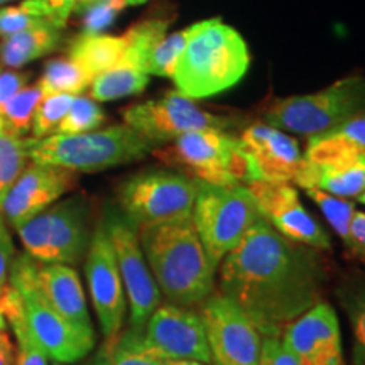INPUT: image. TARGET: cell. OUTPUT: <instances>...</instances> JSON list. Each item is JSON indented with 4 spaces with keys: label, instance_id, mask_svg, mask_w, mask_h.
Listing matches in <instances>:
<instances>
[{
    "label": "cell",
    "instance_id": "obj_40",
    "mask_svg": "<svg viewBox=\"0 0 365 365\" xmlns=\"http://www.w3.org/2000/svg\"><path fill=\"white\" fill-rule=\"evenodd\" d=\"M29 73L0 71V112L29 81Z\"/></svg>",
    "mask_w": 365,
    "mask_h": 365
},
{
    "label": "cell",
    "instance_id": "obj_4",
    "mask_svg": "<svg viewBox=\"0 0 365 365\" xmlns=\"http://www.w3.org/2000/svg\"><path fill=\"white\" fill-rule=\"evenodd\" d=\"M153 150L149 140L122 124L83 134H53L33 139L29 159L31 163L63 168L78 175L140 161Z\"/></svg>",
    "mask_w": 365,
    "mask_h": 365
},
{
    "label": "cell",
    "instance_id": "obj_50",
    "mask_svg": "<svg viewBox=\"0 0 365 365\" xmlns=\"http://www.w3.org/2000/svg\"><path fill=\"white\" fill-rule=\"evenodd\" d=\"M54 365H65V364H54Z\"/></svg>",
    "mask_w": 365,
    "mask_h": 365
},
{
    "label": "cell",
    "instance_id": "obj_30",
    "mask_svg": "<svg viewBox=\"0 0 365 365\" xmlns=\"http://www.w3.org/2000/svg\"><path fill=\"white\" fill-rule=\"evenodd\" d=\"M327 150H355L365 154V112L352 117L327 134L309 137L304 153H327Z\"/></svg>",
    "mask_w": 365,
    "mask_h": 365
},
{
    "label": "cell",
    "instance_id": "obj_26",
    "mask_svg": "<svg viewBox=\"0 0 365 365\" xmlns=\"http://www.w3.org/2000/svg\"><path fill=\"white\" fill-rule=\"evenodd\" d=\"M90 365H163V359L144 349L140 333L127 328L115 339L105 340Z\"/></svg>",
    "mask_w": 365,
    "mask_h": 365
},
{
    "label": "cell",
    "instance_id": "obj_1",
    "mask_svg": "<svg viewBox=\"0 0 365 365\" xmlns=\"http://www.w3.org/2000/svg\"><path fill=\"white\" fill-rule=\"evenodd\" d=\"M218 269V291L262 336H282L291 322L322 301L325 272L317 249L287 240L262 217Z\"/></svg>",
    "mask_w": 365,
    "mask_h": 365
},
{
    "label": "cell",
    "instance_id": "obj_17",
    "mask_svg": "<svg viewBox=\"0 0 365 365\" xmlns=\"http://www.w3.org/2000/svg\"><path fill=\"white\" fill-rule=\"evenodd\" d=\"M252 195L259 215L277 234L294 244L317 250H331V239L325 228L301 203L298 190L291 182L254 181L245 185Z\"/></svg>",
    "mask_w": 365,
    "mask_h": 365
},
{
    "label": "cell",
    "instance_id": "obj_7",
    "mask_svg": "<svg viewBox=\"0 0 365 365\" xmlns=\"http://www.w3.org/2000/svg\"><path fill=\"white\" fill-rule=\"evenodd\" d=\"M182 175L215 186L247 185L249 166L239 137L225 130H198L153 150Z\"/></svg>",
    "mask_w": 365,
    "mask_h": 365
},
{
    "label": "cell",
    "instance_id": "obj_51",
    "mask_svg": "<svg viewBox=\"0 0 365 365\" xmlns=\"http://www.w3.org/2000/svg\"><path fill=\"white\" fill-rule=\"evenodd\" d=\"M0 127H2V124H0Z\"/></svg>",
    "mask_w": 365,
    "mask_h": 365
},
{
    "label": "cell",
    "instance_id": "obj_8",
    "mask_svg": "<svg viewBox=\"0 0 365 365\" xmlns=\"http://www.w3.org/2000/svg\"><path fill=\"white\" fill-rule=\"evenodd\" d=\"M198 182L191 218L210 261L218 269L225 255L261 218L245 185L215 186Z\"/></svg>",
    "mask_w": 365,
    "mask_h": 365
},
{
    "label": "cell",
    "instance_id": "obj_36",
    "mask_svg": "<svg viewBox=\"0 0 365 365\" xmlns=\"http://www.w3.org/2000/svg\"><path fill=\"white\" fill-rule=\"evenodd\" d=\"M185 44L186 29L164 36L156 48H154V51L150 53L148 63L149 76L154 75L161 76V78H173L178 63H180L182 49H185Z\"/></svg>",
    "mask_w": 365,
    "mask_h": 365
},
{
    "label": "cell",
    "instance_id": "obj_13",
    "mask_svg": "<svg viewBox=\"0 0 365 365\" xmlns=\"http://www.w3.org/2000/svg\"><path fill=\"white\" fill-rule=\"evenodd\" d=\"M168 12H159L145 17L125 31L127 48L117 65L112 66L91 83L90 95L98 102L118 100L144 91L149 83L148 63L150 53L168 33L171 24Z\"/></svg>",
    "mask_w": 365,
    "mask_h": 365
},
{
    "label": "cell",
    "instance_id": "obj_10",
    "mask_svg": "<svg viewBox=\"0 0 365 365\" xmlns=\"http://www.w3.org/2000/svg\"><path fill=\"white\" fill-rule=\"evenodd\" d=\"M198 182L180 171L150 170L127 178L117 190L120 215L140 228L191 217Z\"/></svg>",
    "mask_w": 365,
    "mask_h": 365
},
{
    "label": "cell",
    "instance_id": "obj_44",
    "mask_svg": "<svg viewBox=\"0 0 365 365\" xmlns=\"http://www.w3.org/2000/svg\"><path fill=\"white\" fill-rule=\"evenodd\" d=\"M163 365H212L198 362V360H171V359H163Z\"/></svg>",
    "mask_w": 365,
    "mask_h": 365
},
{
    "label": "cell",
    "instance_id": "obj_2",
    "mask_svg": "<svg viewBox=\"0 0 365 365\" xmlns=\"http://www.w3.org/2000/svg\"><path fill=\"white\" fill-rule=\"evenodd\" d=\"M140 247L168 303L191 308L215 293L217 267L191 217L137 228Z\"/></svg>",
    "mask_w": 365,
    "mask_h": 365
},
{
    "label": "cell",
    "instance_id": "obj_48",
    "mask_svg": "<svg viewBox=\"0 0 365 365\" xmlns=\"http://www.w3.org/2000/svg\"><path fill=\"white\" fill-rule=\"evenodd\" d=\"M355 200H357V202H359L360 205H365V191H364L362 195H359L357 198H355Z\"/></svg>",
    "mask_w": 365,
    "mask_h": 365
},
{
    "label": "cell",
    "instance_id": "obj_24",
    "mask_svg": "<svg viewBox=\"0 0 365 365\" xmlns=\"http://www.w3.org/2000/svg\"><path fill=\"white\" fill-rule=\"evenodd\" d=\"M61 34L51 22H39L29 29L12 34L0 44V61L6 66L21 68L27 63L46 56L58 48Z\"/></svg>",
    "mask_w": 365,
    "mask_h": 365
},
{
    "label": "cell",
    "instance_id": "obj_32",
    "mask_svg": "<svg viewBox=\"0 0 365 365\" xmlns=\"http://www.w3.org/2000/svg\"><path fill=\"white\" fill-rule=\"evenodd\" d=\"M46 21L51 22L48 0H22L17 6L0 9V36L9 38Z\"/></svg>",
    "mask_w": 365,
    "mask_h": 365
},
{
    "label": "cell",
    "instance_id": "obj_3",
    "mask_svg": "<svg viewBox=\"0 0 365 365\" xmlns=\"http://www.w3.org/2000/svg\"><path fill=\"white\" fill-rule=\"evenodd\" d=\"M250 65L242 36L222 19H207L186 27V44L173 81L190 98H207L239 83Z\"/></svg>",
    "mask_w": 365,
    "mask_h": 365
},
{
    "label": "cell",
    "instance_id": "obj_18",
    "mask_svg": "<svg viewBox=\"0 0 365 365\" xmlns=\"http://www.w3.org/2000/svg\"><path fill=\"white\" fill-rule=\"evenodd\" d=\"M239 140L247 159L249 182L269 181L294 185L304 161L294 137L266 122H255L242 130Z\"/></svg>",
    "mask_w": 365,
    "mask_h": 365
},
{
    "label": "cell",
    "instance_id": "obj_28",
    "mask_svg": "<svg viewBox=\"0 0 365 365\" xmlns=\"http://www.w3.org/2000/svg\"><path fill=\"white\" fill-rule=\"evenodd\" d=\"M38 83L44 91V97H48L56 93L80 95L93 83V80L73 59L58 58L46 65Z\"/></svg>",
    "mask_w": 365,
    "mask_h": 365
},
{
    "label": "cell",
    "instance_id": "obj_19",
    "mask_svg": "<svg viewBox=\"0 0 365 365\" xmlns=\"http://www.w3.org/2000/svg\"><path fill=\"white\" fill-rule=\"evenodd\" d=\"M76 181V173L48 164L31 163L9 190L0 213L7 225L17 230L73 190Z\"/></svg>",
    "mask_w": 365,
    "mask_h": 365
},
{
    "label": "cell",
    "instance_id": "obj_20",
    "mask_svg": "<svg viewBox=\"0 0 365 365\" xmlns=\"http://www.w3.org/2000/svg\"><path fill=\"white\" fill-rule=\"evenodd\" d=\"M301 365H345L340 322L331 304L319 301L282 331Z\"/></svg>",
    "mask_w": 365,
    "mask_h": 365
},
{
    "label": "cell",
    "instance_id": "obj_43",
    "mask_svg": "<svg viewBox=\"0 0 365 365\" xmlns=\"http://www.w3.org/2000/svg\"><path fill=\"white\" fill-rule=\"evenodd\" d=\"M0 365H16V345L6 330L0 331Z\"/></svg>",
    "mask_w": 365,
    "mask_h": 365
},
{
    "label": "cell",
    "instance_id": "obj_47",
    "mask_svg": "<svg viewBox=\"0 0 365 365\" xmlns=\"http://www.w3.org/2000/svg\"><path fill=\"white\" fill-rule=\"evenodd\" d=\"M127 6H139V4H144L148 2V0H125Z\"/></svg>",
    "mask_w": 365,
    "mask_h": 365
},
{
    "label": "cell",
    "instance_id": "obj_35",
    "mask_svg": "<svg viewBox=\"0 0 365 365\" xmlns=\"http://www.w3.org/2000/svg\"><path fill=\"white\" fill-rule=\"evenodd\" d=\"M75 97L76 95L71 93H56L44 97L34 113L33 127H31L33 139H44V137L53 135L58 129L59 122L70 110Z\"/></svg>",
    "mask_w": 365,
    "mask_h": 365
},
{
    "label": "cell",
    "instance_id": "obj_14",
    "mask_svg": "<svg viewBox=\"0 0 365 365\" xmlns=\"http://www.w3.org/2000/svg\"><path fill=\"white\" fill-rule=\"evenodd\" d=\"M212 365H259L262 335L234 301L215 291L200 304Z\"/></svg>",
    "mask_w": 365,
    "mask_h": 365
},
{
    "label": "cell",
    "instance_id": "obj_9",
    "mask_svg": "<svg viewBox=\"0 0 365 365\" xmlns=\"http://www.w3.org/2000/svg\"><path fill=\"white\" fill-rule=\"evenodd\" d=\"M88 215L85 196H71L31 218L17 228V234L36 262L75 266L90 245Z\"/></svg>",
    "mask_w": 365,
    "mask_h": 365
},
{
    "label": "cell",
    "instance_id": "obj_34",
    "mask_svg": "<svg viewBox=\"0 0 365 365\" xmlns=\"http://www.w3.org/2000/svg\"><path fill=\"white\" fill-rule=\"evenodd\" d=\"M105 113L93 98L76 95L73 100L70 110L59 122L54 134H83L91 132L103 124Z\"/></svg>",
    "mask_w": 365,
    "mask_h": 365
},
{
    "label": "cell",
    "instance_id": "obj_15",
    "mask_svg": "<svg viewBox=\"0 0 365 365\" xmlns=\"http://www.w3.org/2000/svg\"><path fill=\"white\" fill-rule=\"evenodd\" d=\"M85 257V276L91 304L105 340H112L124 327L127 296L118 271L115 250L103 220L98 222L91 234Z\"/></svg>",
    "mask_w": 365,
    "mask_h": 365
},
{
    "label": "cell",
    "instance_id": "obj_52",
    "mask_svg": "<svg viewBox=\"0 0 365 365\" xmlns=\"http://www.w3.org/2000/svg\"><path fill=\"white\" fill-rule=\"evenodd\" d=\"M362 365H365V362H364V364H362Z\"/></svg>",
    "mask_w": 365,
    "mask_h": 365
},
{
    "label": "cell",
    "instance_id": "obj_25",
    "mask_svg": "<svg viewBox=\"0 0 365 365\" xmlns=\"http://www.w3.org/2000/svg\"><path fill=\"white\" fill-rule=\"evenodd\" d=\"M0 308L16 336V365H49V357L27 327L19 291L11 282L0 293Z\"/></svg>",
    "mask_w": 365,
    "mask_h": 365
},
{
    "label": "cell",
    "instance_id": "obj_23",
    "mask_svg": "<svg viewBox=\"0 0 365 365\" xmlns=\"http://www.w3.org/2000/svg\"><path fill=\"white\" fill-rule=\"evenodd\" d=\"M127 48V34H80L70 46V59L91 80L117 65Z\"/></svg>",
    "mask_w": 365,
    "mask_h": 365
},
{
    "label": "cell",
    "instance_id": "obj_37",
    "mask_svg": "<svg viewBox=\"0 0 365 365\" xmlns=\"http://www.w3.org/2000/svg\"><path fill=\"white\" fill-rule=\"evenodd\" d=\"M127 7L125 0H100V2L91 4L83 11V33L81 34H100L103 29L113 24L120 14Z\"/></svg>",
    "mask_w": 365,
    "mask_h": 365
},
{
    "label": "cell",
    "instance_id": "obj_27",
    "mask_svg": "<svg viewBox=\"0 0 365 365\" xmlns=\"http://www.w3.org/2000/svg\"><path fill=\"white\" fill-rule=\"evenodd\" d=\"M33 137L14 135L0 127V208L14 182L26 170Z\"/></svg>",
    "mask_w": 365,
    "mask_h": 365
},
{
    "label": "cell",
    "instance_id": "obj_11",
    "mask_svg": "<svg viewBox=\"0 0 365 365\" xmlns=\"http://www.w3.org/2000/svg\"><path fill=\"white\" fill-rule=\"evenodd\" d=\"M122 117L124 124L149 140L153 148L170 144L190 132H228L237 125L235 118L203 110L193 98L180 91H168L159 98L130 105Z\"/></svg>",
    "mask_w": 365,
    "mask_h": 365
},
{
    "label": "cell",
    "instance_id": "obj_33",
    "mask_svg": "<svg viewBox=\"0 0 365 365\" xmlns=\"http://www.w3.org/2000/svg\"><path fill=\"white\" fill-rule=\"evenodd\" d=\"M340 303L352 330V365H362L365 362V286L345 287L340 293Z\"/></svg>",
    "mask_w": 365,
    "mask_h": 365
},
{
    "label": "cell",
    "instance_id": "obj_39",
    "mask_svg": "<svg viewBox=\"0 0 365 365\" xmlns=\"http://www.w3.org/2000/svg\"><path fill=\"white\" fill-rule=\"evenodd\" d=\"M14 240L9 232L7 223L0 213V293L9 282V272H11L14 261Z\"/></svg>",
    "mask_w": 365,
    "mask_h": 365
},
{
    "label": "cell",
    "instance_id": "obj_5",
    "mask_svg": "<svg viewBox=\"0 0 365 365\" xmlns=\"http://www.w3.org/2000/svg\"><path fill=\"white\" fill-rule=\"evenodd\" d=\"M362 112H365V78L354 75L336 80L314 93L274 100L264 112V122L309 139L327 134Z\"/></svg>",
    "mask_w": 365,
    "mask_h": 365
},
{
    "label": "cell",
    "instance_id": "obj_49",
    "mask_svg": "<svg viewBox=\"0 0 365 365\" xmlns=\"http://www.w3.org/2000/svg\"><path fill=\"white\" fill-rule=\"evenodd\" d=\"M6 2H11V0H0V4H6Z\"/></svg>",
    "mask_w": 365,
    "mask_h": 365
},
{
    "label": "cell",
    "instance_id": "obj_12",
    "mask_svg": "<svg viewBox=\"0 0 365 365\" xmlns=\"http://www.w3.org/2000/svg\"><path fill=\"white\" fill-rule=\"evenodd\" d=\"M103 223L115 250L129 303V330L140 333L150 314L161 304L163 294L145 261L135 228L117 212H108Z\"/></svg>",
    "mask_w": 365,
    "mask_h": 365
},
{
    "label": "cell",
    "instance_id": "obj_21",
    "mask_svg": "<svg viewBox=\"0 0 365 365\" xmlns=\"http://www.w3.org/2000/svg\"><path fill=\"white\" fill-rule=\"evenodd\" d=\"M294 185L317 188L340 198H357L365 191V154L355 150L304 153Z\"/></svg>",
    "mask_w": 365,
    "mask_h": 365
},
{
    "label": "cell",
    "instance_id": "obj_46",
    "mask_svg": "<svg viewBox=\"0 0 365 365\" xmlns=\"http://www.w3.org/2000/svg\"><path fill=\"white\" fill-rule=\"evenodd\" d=\"M6 328H7V319H6V317H4L2 308H0V331L6 330Z\"/></svg>",
    "mask_w": 365,
    "mask_h": 365
},
{
    "label": "cell",
    "instance_id": "obj_29",
    "mask_svg": "<svg viewBox=\"0 0 365 365\" xmlns=\"http://www.w3.org/2000/svg\"><path fill=\"white\" fill-rule=\"evenodd\" d=\"M44 91L39 83L24 86L19 93L9 102L0 112V124L2 129L14 135L26 137L31 130L34 120V113L39 103L43 102Z\"/></svg>",
    "mask_w": 365,
    "mask_h": 365
},
{
    "label": "cell",
    "instance_id": "obj_31",
    "mask_svg": "<svg viewBox=\"0 0 365 365\" xmlns=\"http://www.w3.org/2000/svg\"><path fill=\"white\" fill-rule=\"evenodd\" d=\"M304 193L317 205L319 212L325 215L330 227L333 228V232L339 235V239L344 242V245L346 247L350 239V225H352L354 213L357 212L355 202L349 198H340V196L330 195L327 191L317 188H304Z\"/></svg>",
    "mask_w": 365,
    "mask_h": 365
},
{
    "label": "cell",
    "instance_id": "obj_38",
    "mask_svg": "<svg viewBox=\"0 0 365 365\" xmlns=\"http://www.w3.org/2000/svg\"><path fill=\"white\" fill-rule=\"evenodd\" d=\"M259 365H301L282 336H262Z\"/></svg>",
    "mask_w": 365,
    "mask_h": 365
},
{
    "label": "cell",
    "instance_id": "obj_6",
    "mask_svg": "<svg viewBox=\"0 0 365 365\" xmlns=\"http://www.w3.org/2000/svg\"><path fill=\"white\" fill-rule=\"evenodd\" d=\"M38 262L31 255L14 257L9 282L19 291L24 303L26 322L31 333L49 359L56 364H75L85 359L95 346V335L78 330L63 318L38 287Z\"/></svg>",
    "mask_w": 365,
    "mask_h": 365
},
{
    "label": "cell",
    "instance_id": "obj_45",
    "mask_svg": "<svg viewBox=\"0 0 365 365\" xmlns=\"http://www.w3.org/2000/svg\"><path fill=\"white\" fill-rule=\"evenodd\" d=\"M95 2H100V0H76V6H75V11H83L85 7L91 6V4Z\"/></svg>",
    "mask_w": 365,
    "mask_h": 365
},
{
    "label": "cell",
    "instance_id": "obj_41",
    "mask_svg": "<svg viewBox=\"0 0 365 365\" xmlns=\"http://www.w3.org/2000/svg\"><path fill=\"white\" fill-rule=\"evenodd\" d=\"M346 250L365 266V212H355L350 225V239Z\"/></svg>",
    "mask_w": 365,
    "mask_h": 365
},
{
    "label": "cell",
    "instance_id": "obj_22",
    "mask_svg": "<svg viewBox=\"0 0 365 365\" xmlns=\"http://www.w3.org/2000/svg\"><path fill=\"white\" fill-rule=\"evenodd\" d=\"M38 287L56 312L73 323L78 330L95 335L83 284L78 272L66 264H39L36 269Z\"/></svg>",
    "mask_w": 365,
    "mask_h": 365
},
{
    "label": "cell",
    "instance_id": "obj_16",
    "mask_svg": "<svg viewBox=\"0 0 365 365\" xmlns=\"http://www.w3.org/2000/svg\"><path fill=\"white\" fill-rule=\"evenodd\" d=\"M140 344L159 359L212 364L200 313L173 303H161L150 314L140 331Z\"/></svg>",
    "mask_w": 365,
    "mask_h": 365
},
{
    "label": "cell",
    "instance_id": "obj_42",
    "mask_svg": "<svg viewBox=\"0 0 365 365\" xmlns=\"http://www.w3.org/2000/svg\"><path fill=\"white\" fill-rule=\"evenodd\" d=\"M48 4L51 9V24L63 29L70 14L75 11L76 0H48Z\"/></svg>",
    "mask_w": 365,
    "mask_h": 365
}]
</instances>
